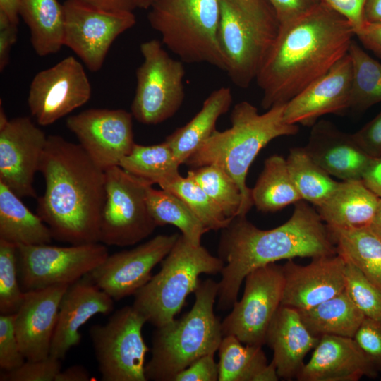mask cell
Instances as JSON below:
<instances>
[{
  "instance_id": "6da1fadb",
  "label": "cell",
  "mask_w": 381,
  "mask_h": 381,
  "mask_svg": "<svg viewBox=\"0 0 381 381\" xmlns=\"http://www.w3.org/2000/svg\"><path fill=\"white\" fill-rule=\"evenodd\" d=\"M354 36L349 22L322 1L280 25L255 78L262 92L261 107L286 104L346 55Z\"/></svg>"
},
{
  "instance_id": "7a4b0ae2",
  "label": "cell",
  "mask_w": 381,
  "mask_h": 381,
  "mask_svg": "<svg viewBox=\"0 0 381 381\" xmlns=\"http://www.w3.org/2000/svg\"><path fill=\"white\" fill-rule=\"evenodd\" d=\"M218 253L224 265L217 308L226 310L238 300L241 286L252 271L281 260L337 253L318 212L301 200L294 204L290 218L272 229H258L246 217H234L222 229Z\"/></svg>"
},
{
  "instance_id": "3957f363",
  "label": "cell",
  "mask_w": 381,
  "mask_h": 381,
  "mask_svg": "<svg viewBox=\"0 0 381 381\" xmlns=\"http://www.w3.org/2000/svg\"><path fill=\"white\" fill-rule=\"evenodd\" d=\"M39 171L45 190L37 198V214L53 238L71 245L99 242L105 171L80 144L52 135L47 137Z\"/></svg>"
},
{
  "instance_id": "277c9868",
  "label": "cell",
  "mask_w": 381,
  "mask_h": 381,
  "mask_svg": "<svg viewBox=\"0 0 381 381\" xmlns=\"http://www.w3.org/2000/svg\"><path fill=\"white\" fill-rule=\"evenodd\" d=\"M284 107L274 106L259 114L247 101L237 103L230 115L231 126L223 131L216 130L185 163L193 168L216 165L234 179L242 195L238 217H246L253 205L246 176L258 154L272 140L299 131L298 125L285 122Z\"/></svg>"
},
{
  "instance_id": "5b68a950",
  "label": "cell",
  "mask_w": 381,
  "mask_h": 381,
  "mask_svg": "<svg viewBox=\"0 0 381 381\" xmlns=\"http://www.w3.org/2000/svg\"><path fill=\"white\" fill-rule=\"evenodd\" d=\"M218 291V282L200 281L191 309L179 319L156 327L151 358L145 367L147 380L174 381L193 361L218 350L224 337L222 322L214 312Z\"/></svg>"
},
{
  "instance_id": "8992f818",
  "label": "cell",
  "mask_w": 381,
  "mask_h": 381,
  "mask_svg": "<svg viewBox=\"0 0 381 381\" xmlns=\"http://www.w3.org/2000/svg\"><path fill=\"white\" fill-rule=\"evenodd\" d=\"M219 40L232 83L248 88L273 44L280 23L268 0H219Z\"/></svg>"
},
{
  "instance_id": "52a82bcc",
  "label": "cell",
  "mask_w": 381,
  "mask_h": 381,
  "mask_svg": "<svg viewBox=\"0 0 381 381\" xmlns=\"http://www.w3.org/2000/svg\"><path fill=\"white\" fill-rule=\"evenodd\" d=\"M224 262L181 234L161 262L159 271L135 294L133 307L155 327L175 318L202 274L221 273Z\"/></svg>"
},
{
  "instance_id": "ba28073f",
  "label": "cell",
  "mask_w": 381,
  "mask_h": 381,
  "mask_svg": "<svg viewBox=\"0 0 381 381\" xmlns=\"http://www.w3.org/2000/svg\"><path fill=\"white\" fill-rule=\"evenodd\" d=\"M150 9L151 27L181 61L205 63L226 72L219 40V0H155Z\"/></svg>"
},
{
  "instance_id": "9c48e42d",
  "label": "cell",
  "mask_w": 381,
  "mask_h": 381,
  "mask_svg": "<svg viewBox=\"0 0 381 381\" xmlns=\"http://www.w3.org/2000/svg\"><path fill=\"white\" fill-rule=\"evenodd\" d=\"M140 49L143 61L136 71L131 112L138 122L156 125L173 116L182 105L185 68L183 61L170 56L158 40L143 42Z\"/></svg>"
},
{
  "instance_id": "30bf717a",
  "label": "cell",
  "mask_w": 381,
  "mask_h": 381,
  "mask_svg": "<svg viewBox=\"0 0 381 381\" xmlns=\"http://www.w3.org/2000/svg\"><path fill=\"white\" fill-rule=\"evenodd\" d=\"M105 186L99 242L124 247L150 236L157 226L146 200L147 187L152 185L114 166L105 170Z\"/></svg>"
},
{
  "instance_id": "8fae6325",
  "label": "cell",
  "mask_w": 381,
  "mask_h": 381,
  "mask_svg": "<svg viewBox=\"0 0 381 381\" xmlns=\"http://www.w3.org/2000/svg\"><path fill=\"white\" fill-rule=\"evenodd\" d=\"M145 318L133 306L117 310L104 325L89 331L103 381H147L145 356L149 351L142 329Z\"/></svg>"
},
{
  "instance_id": "7c38bea8",
  "label": "cell",
  "mask_w": 381,
  "mask_h": 381,
  "mask_svg": "<svg viewBox=\"0 0 381 381\" xmlns=\"http://www.w3.org/2000/svg\"><path fill=\"white\" fill-rule=\"evenodd\" d=\"M100 242L56 246H17L18 277L23 291L71 285L99 265L108 256Z\"/></svg>"
},
{
  "instance_id": "4fadbf2b",
  "label": "cell",
  "mask_w": 381,
  "mask_h": 381,
  "mask_svg": "<svg viewBox=\"0 0 381 381\" xmlns=\"http://www.w3.org/2000/svg\"><path fill=\"white\" fill-rule=\"evenodd\" d=\"M242 298L222 322L224 336L234 335L245 344H266L270 323L281 306L284 288L282 266L271 263L245 278Z\"/></svg>"
},
{
  "instance_id": "5bb4252c",
  "label": "cell",
  "mask_w": 381,
  "mask_h": 381,
  "mask_svg": "<svg viewBox=\"0 0 381 381\" xmlns=\"http://www.w3.org/2000/svg\"><path fill=\"white\" fill-rule=\"evenodd\" d=\"M64 46L72 49L90 71L100 70L114 41L135 24L133 12H111L66 0Z\"/></svg>"
},
{
  "instance_id": "9a60e30c",
  "label": "cell",
  "mask_w": 381,
  "mask_h": 381,
  "mask_svg": "<svg viewBox=\"0 0 381 381\" xmlns=\"http://www.w3.org/2000/svg\"><path fill=\"white\" fill-rule=\"evenodd\" d=\"M91 92L83 65L69 56L35 75L28 104L37 123L48 126L87 102Z\"/></svg>"
},
{
  "instance_id": "2e32d148",
  "label": "cell",
  "mask_w": 381,
  "mask_h": 381,
  "mask_svg": "<svg viewBox=\"0 0 381 381\" xmlns=\"http://www.w3.org/2000/svg\"><path fill=\"white\" fill-rule=\"evenodd\" d=\"M179 234H159L130 250L108 255L85 275L114 301L135 294L152 278L153 268L167 255Z\"/></svg>"
},
{
  "instance_id": "e0dca14e",
  "label": "cell",
  "mask_w": 381,
  "mask_h": 381,
  "mask_svg": "<svg viewBox=\"0 0 381 381\" xmlns=\"http://www.w3.org/2000/svg\"><path fill=\"white\" fill-rule=\"evenodd\" d=\"M133 115L124 109H89L69 116L68 128L79 144L104 171L119 166L135 142Z\"/></svg>"
},
{
  "instance_id": "ac0fdd59",
  "label": "cell",
  "mask_w": 381,
  "mask_h": 381,
  "mask_svg": "<svg viewBox=\"0 0 381 381\" xmlns=\"http://www.w3.org/2000/svg\"><path fill=\"white\" fill-rule=\"evenodd\" d=\"M47 137L28 116L0 127V181L20 198H37L33 181Z\"/></svg>"
},
{
  "instance_id": "d6986e66",
  "label": "cell",
  "mask_w": 381,
  "mask_h": 381,
  "mask_svg": "<svg viewBox=\"0 0 381 381\" xmlns=\"http://www.w3.org/2000/svg\"><path fill=\"white\" fill-rule=\"evenodd\" d=\"M346 260L339 253L312 258L301 265L293 259L282 265L284 288L281 305L305 310L345 289Z\"/></svg>"
},
{
  "instance_id": "ffe728a7",
  "label": "cell",
  "mask_w": 381,
  "mask_h": 381,
  "mask_svg": "<svg viewBox=\"0 0 381 381\" xmlns=\"http://www.w3.org/2000/svg\"><path fill=\"white\" fill-rule=\"evenodd\" d=\"M352 82V62L347 53L326 73L285 104V122L312 127L325 114H343L349 109Z\"/></svg>"
},
{
  "instance_id": "44dd1931",
  "label": "cell",
  "mask_w": 381,
  "mask_h": 381,
  "mask_svg": "<svg viewBox=\"0 0 381 381\" xmlns=\"http://www.w3.org/2000/svg\"><path fill=\"white\" fill-rule=\"evenodd\" d=\"M68 286L58 284L25 291L23 303L14 314L13 326L26 360L49 356L60 302Z\"/></svg>"
},
{
  "instance_id": "7402d4cb",
  "label": "cell",
  "mask_w": 381,
  "mask_h": 381,
  "mask_svg": "<svg viewBox=\"0 0 381 381\" xmlns=\"http://www.w3.org/2000/svg\"><path fill=\"white\" fill-rule=\"evenodd\" d=\"M378 372L352 337L324 335L298 374L299 381H357Z\"/></svg>"
},
{
  "instance_id": "603a6c76",
  "label": "cell",
  "mask_w": 381,
  "mask_h": 381,
  "mask_svg": "<svg viewBox=\"0 0 381 381\" xmlns=\"http://www.w3.org/2000/svg\"><path fill=\"white\" fill-rule=\"evenodd\" d=\"M114 301L85 277L70 285L60 302L49 355L63 359L79 344V329L94 315L110 313Z\"/></svg>"
},
{
  "instance_id": "cb8c5ba5",
  "label": "cell",
  "mask_w": 381,
  "mask_h": 381,
  "mask_svg": "<svg viewBox=\"0 0 381 381\" xmlns=\"http://www.w3.org/2000/svg\"><path fill=\"white\" fill-rule=\"evenodd\" d=\"M304 148L327 174L341 181L361 180L372 158L357 144L353 134L324 119L311 127Z\"/></svg>"
},
{
  "instance_id": "d4e9b609",
  "label": "cell",
  "mask_w": 381,
  "mask_h": 381,
  "mask_svg": "<svg viewBox=\"0 0 381 381\" xmlns=\"http://www.w3.org/2000/svg\"><path fill=\"white\" fill-rule=\"evenodd\" d=\"M306 327L298 311L281 305L276 312L266 336V344L273 351L271 361L279 378H296L304 358L320 341Z\"/></svg>"
},
{
  "instance_id": "484cf974",
  "label": "cell",
  "mask_w": 381,
  "mask_h": 381,
  "mask_svg": "<svg viewBox=\"0 0 381 381\" xmlns=\"http://www.w3.org/2000/svg\"><path fill=\"white\" fill-rule=\"evenodd\" d=\"M380 198L361 180L341 181L317 211L329 229L370 227Z\"/></svg>"
},
{
  "instance_id": "4316f807",
  "label": "cell",
  "mask_w": 381,
  "mask_h": 381,
  "mask_svg": "<svg viewBox=\"0 0 381 381\" xmlns=\"http://www.w3.org/2000/svg\"><path fill=\"white\" fill-rule=\"evenodd\" d=\"M231 103L232 93L229 87H221L212 91L193 118L166 138L164 141L180 164L186 163L212 135L216 131L217 120L229 111Z\"/></svg>"
},
{
  "instance_id": "83f0119b",
  "label": "cell",
  "mask_w": 381,
  "mask_h": 381,
  "mask_svg": "<svg viewBox=\"0 0 381 381\" xmlns=\"http://www.w3.org/2000/svg\"><path fill=\"white\" fill-rule=\"evenodd\" d=\"M49 226L32 213L20 197L0 181V239L18 245L49 244Z\"/></svg>"
},
{
  "instance_id": "f1b7e54d",
  "label": "cell",
  "mask_w": 381,
  "mask_h": 381,
  "mask_svg": "<svg viewBox=\"0 0 381 381\" xmlns=\"http://www.w3.org/2000/svg\"><path fill=\"white\" fill-rule=\"evenodd\" d=\"M219 381H277L276 368L267 363L260 346L245 344L234 335L224 336L218 349Z\"/></svg>"
},
{
  "instance_id": "f546056e",
  "label": "cell",
  "mask_w": 381,
  "mask_h": 381,
  "mask_svg": "<svg viewBox=\"0 0 381 381\" xmlns=\"http://www.w3.org/2000/svg\"><path fill=\"white\" fill-rule=\"evenodd\" d=\"M18 13L38 56L56 54L64 46L65 13L57 0H20Z\"/></svg>"
},
{
  "instance_id": "4dcf8cb0",
  "label": "cell",
  "mask_w": 381,
  "mask_h": 381,
  "mask_svg": "<svg viewBox=\"0 0 381 381\" xmlns=\"http://www.w3.org/2000/svg\"><path fill=\"white\" fill-rule=\"evenodd\" d=\"M298 313L308 330L320 338L324 335L353 338L365 318L345 291Z\"/></svg>"
},
{
  "instance_id": "1f68e13d",
  "label": "cell",
  "mask_w": 381,
  "mask_h": 381,
  "mask_svg": "<svg viewBox=\"0 0 381 381\" xmlns=\"http://www.w3.org/2000/svg\"><path fill=\"white\" fill-rule=\"evenodd\" d=\"M253 205L262 212H274L301 200L291 179L286 159L279 155L268 157L251 189Z\"/></svg>"
},
{
  "instance_id": "d6a6232c",
  "label": "cell",
  "mask_w": 381,
  "mask_h": 381,
  "mask_svg": "<svg viewBox=\"0 0 381 381\" xmlns=\"http://www.w3.org/2000/svg\"><path fill=\"white\" fill-rule=\"evenodd\" d=\"M337 253L381 290V237L370 227L329 229Z\"/></svg>"
},
{
  "instance_id": "836d02e7",
  "label": "cell",
  "mask_w": 381,
  "mask_h": 381,
  "mask_svg": "<svg viewBox=\"0 0 381 381\" xmlns=\"http://www.w3.org/2000/svg\"><path fill=\"white\" fill-rule=\"evenodd\" d=\"M180 165L169 145L164 141L152 145L135 143L119 166L151 185L157 183L162 186L180 175Z\"/></svg>"
},
{
  "instance_id": "e575fe53",
  "label": "cell",
  "mask_w": 381,
  "mask_h": 381,
  "mask_svg": "<svg viewBox=\"0 0 381 381\" xmlns=\"http://www.w3.org/2000/svg\"><path fill=\"white\" fill-rule=\"evenodd\" d=\"M147 205L157 226L170 224L194 245H200L208 229L199 220L188 206L174 193L150 186L147 189Z\"/></svg>"
},
{
  "instance_id": "d590c367",
  "label": "cell",
  "mask_w": 381,
  "mask_h": 381,
  "mask_svg": "<svg viewBox=\"0 0 381 381\" xmlns=\"http://www.w3.org/2000/svg\"><path fill=\"white\" fill-rule=\"evenodd\" d=\"M286 159L301 199L317 207L328 200L339 184L314 162L304 147L290 149Z\"/></svg>"
},
{
  "instance_id": "8d00e7d4",
  "label": "cell",
  "mask_w": 381,
  "mask_h": 381,
  "mask_svg": "<svg viewBox=\"0 0 381 381\" xmlns=\"http://www.w3.org/2000/svg\"><path fill=\"white\" fill-rule=\"evenodd\" d=\"M348 53L353 66L349 109L364 111L381 102V63L371 57L353 40Z\"/></svg>"
},
{
  "instance_id": "74e56055",
  "label": "cell",
  "mask_w": 381,
  "mask_h": 381,
  "mask_svg": "<svg viewBox=\"0 0 381 381\" xmlns=\"http://www.w3.org/2000/svg\"><path fill=\"white\" fill-rule=\"evenodd\" d=\"M191 178L228 218L239 214L242 195L237 183L222 168L205 165L188 171Z\"/></svg>"
},
{
  "instance_id": "f35d334b",
  "label": "cell",
  "mask_w": 381,
  "mask_h": 381,
  "mask_svg": "<svg viewBox=\"0 0 381 381\" xmlns=\"http://www.w3.org/2000/svg\"><path fill=\"white\" fill-rule=\"evenodd\" d=\"M160 188L179 197L209 231L222 230L233 219L226 217L206 193L188 176L179 175Z\"/></svg>"
},
{
  "instance_id": "ab89813d",
  "label": "cell",
  "mask_w": 381,
  "mask_h": 381,
  "mask_svg": "<svg viewBox=\"0 0 381 381\" xmlns=\"http://www.w3.org/2000/svg\"><path fill=\"white\" fill-rule=\"evenodd\" d=\"M18 277L17 246L0 239V313L15 314L24 299Z\"/></svg>"
},
{
  "instance_id": "60d3db41",
  "label": "cell",
  "mask_w": 381,
  "mask_h": 381,
  "mask_svg": "<svg viewBox=\"0 0 381 381\" xmlns=\"http://www.w3.org/2000/svg\"><path fill=\"white\" fill-rule=\"evenodd\" d=\"M345 260L344 291L365 318L381 322V290L351 261Z\"/></svg>"
},
{
  "instance_id": "b9f144b4",
  "label": "cell",
  "mask_w": 381,
  "mask_h": 381,
  "mask_svg": "<svg viewBox=\"0 0 381 381\" xmlns=\"http://www.w3.org/2000/svg\"><path fill=\"white\" fill-rule=\"evenodd\" d=\"M61 370V359L49 356L37 361H25L19 367L4 371L1 381H55Z\"/></svg>"
},
{
  "instance_id": "7bdbcfd3",
  "label": "cell",
  "mask_w": 381,
  "mask_h": 381,
  "mask_svg": "<svg viewBox=\"0 0 381 381\" xmlns=\"http://www.w3.org/2000/svg\"><path fill=\"white\" fill-rule=\"evenodd\" d=\"M13 320L14 314L0 315V368L4 371L12 370L26 360L19 347Z\"/></svg>"
},
{
  "instance_id": "ee69618b",
  "label": "cell",
  "mask_w": 381,
  "mask_h": 381,
  "mask_svg": "<svg viewBox=\"0 0 381 381\" xmlns=\"http://www.w3.org/2000/svg\"><path fill=\"white\" fill-rule=\"evenodd\" d=\"M353 338L381 373V322L365 318Z\"/></svg>"
},
{
  "instance_id": "f6af8a7d",
  "label": "cell",
  "mask_w": 381,
  "mask_h": 381,
  "mask_svg": "<svg viewBox=\"0 0 381 381\" xmlns=\"http://www.w3.org/2000/svg\"><path fill=\"white\" fill-rule=\"evenodd\" d=\"M219 363L214 353L205 355L179 372L174 381H217L219 380Z\"/></svg>"
},
{
  "instance_id": "bcb514c9",
  "label": "cell",
  "mask_w": 381,
  "mask_h": 381,
  "mask_svg": "<svg viewBox=\"0 0 381 381\" xmlns=\"http://www.w3.org/2000/svg\"><path fill=\"white\" fill-rule=\"evenodd\" d=\"M352 134L357 144L367 155L372 157H381V111Z\"/></svg>"
},
{
  "instance_id": "7dc6e473",
  "label": "cell",
  "mask_w": 381,
  "mask_h": 381,
  "mask_svg": "<svg viewBox=\"0 0 381 381\" xmlns=\"http://www.w3.org/2000/svg\"><path fill=\"white\" fill-rule=\"evenodd\" d=\"M277 15L280 25L287 24L315 8L321 0H268Z\"/></svg>"
},
{
  "instance_id": "c3c4849f",
  "label": "cell",
  "mask_w": 381,
  "mask_h": 381,
  "mask_svg": "<svg viewBox=\"0 0 381 381\" xmlns=\"http://www.w3.org/2000/svg\"><path fill=\"white\" fill-rule=\"evenodd\" d=\"M344 17L351 24L354 33L366 22L364 8L366 0H321Z\"/></svg>"
},
{
  "instance_id": "681fc988",
  "label": "cell",
  "mask_w": 381,
  "mask_h": 381,
  "mask_svg": "<svg viewBox=\"0 0 381 381\" xmlns=\"http://www.w3.org/2000/svg\"><path fill=\"white\" fill-rule=\"evenodd\" d=\"M18 24L13 23L0 11V71L2 72L9 61L12 46L17 40Z\"/></svg>"
},
{
  "instance_id": "f907efd6",
  "label": "cell",
  "mask_w": 381,
  "mask_h": 381,
  "mask_svg": "<svg viewBox=\"0 0 381 381\" xmlns=\"http://www.w3.org/2000/svg\"><path fill=\"white\" fill-rule=\"evenodd\" d=\"M354 35L365 49L381 59V22H365Z\"/></svg>"
},
{
  "instance_id": "816d5d0a",
  "label": "cell",
  "mask_w": 381,
  "mask_h": 381,
  "mask_svg": "<svg viewBox=\"0 0 381 381\" xmlns=\"http://www.w3.org/2000/svg\"><path fill=\"white\" fill-rule=\"evenodd\" d=\"M375 195L381 198V157H372L361 179Z\"/></svg>"
},
{
  "instance_id": "f5cc1de1",
  "label": "cell",
  "mask_w": 381,
  "mask_h": 381,
  "mask_svg": "<svg viewBox=\"0 0 381 381\" xmlns=\"http://www.w3.org/2000/svg\"><path fill=\"white\" fill-rule=\"evenodd\" d=\"M90 6L111 12H133L138 8L137 0H79Z\"/></svg>"
},
{
  "instance_id": "db71d44e",
  "label": "cell",
  "mask_w": 381,
  "mask_h": 381,
  "mask_svg": "<svg viewBox=\"0 0 381 381\" xmlns=\"http://www.w3.org/2000/svg\"><path fill=\"white\" fill-rule=\"evenodd\" d=\"M90 375L87 370L80 365L70 366L60 371L55 381H89Z\"/></svg>"
},
{
  "instance_id": "11a10c76",
  "label": "cell",
  "mask_w": 381,
  "mask_h": 381,
  "mask_svg": "<svg viewBox=\"0 0 381 381\" xmlns=\"http://www.w3.org/2000/svg\"><path fill=\"white\" fill-rule=\"evenodd\" d=\"M364 17L366 22H381V0H366Z\"/></svg>"
},
{
  "instance_id": "9f6ffc18",
  "label": "cell",
  "mask_w": 381,
  "mask_h": 381,
  "mask_svg": "<svg viewBox=\"0 0 381 381\" xmlns=\"http://www.w3.org/2000/svg\"><path fill=\"white\" fill-rule=\"evenodd\" d=\"M20 0H0V11L4 13L14 23H18Z\"/></svg>"
},
{
  "instance_id": "6f0895ef",
  "label": "cell",
  "mask_w": 381,
  "mask_h": 381,
  "mask_svg": "<svg viewBox=\"0 0 381 381\" xmlns=\"http://www.w3.org/2000/svg\"><path fill=\"white\" fill-rule=\"evenodd\" d=\"M370 228L381 237V198H380L376 214Z\"/></svg>"
},
{
  "instance_id": "680465c9",
  "label": "cell",
  "mask_w": 381,
  "mask_h": 381,
  "mask_svg": "<svg viewBox=\"0 0 381 381\" xmlns=\"http://www.w3.org/2000/svg\"><path fill=\"white\" fill-rule=\"evenodd\" d=\"M155 0H137V6L139 8L148 9Z\"/></svg>"
}]
</instances>
